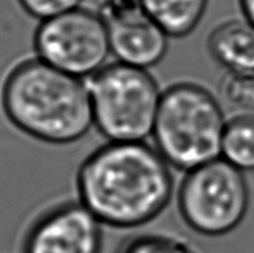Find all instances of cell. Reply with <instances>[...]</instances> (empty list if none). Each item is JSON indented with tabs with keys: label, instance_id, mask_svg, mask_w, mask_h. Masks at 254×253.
Segmentation results:
<instances>
[{
	"label": "cell",
	"instance_id": "cell-1",
	"mask_svg": "<svg viewBox=\"0 0 254 253\" xmlns=\"http://www.w3.org/2000/svg\"><path fill=\"white\" fill-rule=\"evenodd\" d=\"M82 203L104 226L132 230L165 211L174 193L171 166L145 142H108L79 166Z\"/></svg>",
	"mask_w": 254,
	"mask_h": 253
},
{
	"label": "cell",
	"instance_id": "cell-2",
	"mask_svg": "<svg viewBox=\"0 0 254 253\" xmlns=\"http://www.w3.org/2000/svg\"><path fill=\"white\" fill-rule=\"evenodd\" d=\"M3 108L12 125L49 145L75 143L94 127L86 81L41 59L11 71L3 87Z\"/></svg>",
	"mask_w": 254,
	"mask_h": 253
},
{
	"label": "cell",
	"instance_id": "cell-3",
	"mask_svg": "<svg viewBox=\"0 0 254 253\" xmlns=\"http://www.w3.org/2000/svg\"><path fill=\"white\" fill-rule=\"evenodd\" d=\"M226 124L223 109L207 88L176 83L162 93L151 136L171 168L189 171L220 158Z\"/></svg>",
	"mask_w": 254,
	"mask_h": 253
},
{
	"label": "cell",
	"instance_id": "cell-4",
	"mask_svg": "<svg viewBox=\"0 0 254 253\" xmlns=\"http://www.w3.org/2000/svg\"><path fill=\"white\" fill-rule=\"evenodd\" d=\"M86 83L94 127L108 142H144L152 135L163 91L148 70L117 62Z\"/></svg>",
	"mask_w": 254,
	"mask_h": 253
},
{
	"label": "cell",
	"instance_id": "cell-5",
	"mask_svg": "<svg viewBox=\"0 0 254 253\" xmlns=\"http://www.w3.org/2000/svg\"><path fill=\"white\" fill-rule=\"evenodd\" d=\"M244 171L223 158L187 171L178 189V211L188 228L205 237L234 232L249 211Z\"/></svg>",
	"mask_w": 254,
	"mask_h": 253
},
{
	"label": "cell",
	"instance_id": "cell-6",
	"mask_svg": "<svg viewBox=\"0 0 254 253\" xmlns=\"http://www.w3.org/2000/svg\"><path fill=\"white\" fill-rule=\"evenodd\" d=\"M34 47L42 62L84 81L104 68L112 53L102 18L82 7L44 19Z\"/></svg>",
	"mask_w": 254,
	"mask_h": 253
},
{
	"label": "cell",
	"instance_id": "cell-7",
	"mask_svg": "<svg viewBox=\"0 0 254 253\" xmlns=\"http://www.w3.org/2000/svg\"><path fill=\"white\" fill-rule=\"evenodd\" d=\"M98 14L117 62L143 70L162 62L170 37L148 16L140 0H101Z\"/></svg>",
	"mask_w": 254,
	"mask_h": 253
},
{
	"label": "cell",
	"instance_id": "cell-8",
	"mask_svg": "<svg viewBox=\"0 0 254 253\" xmlns=\"http://www.w3.org/2000/svg\"><path fill=\"white\" fill-rule=\"evenodd\" d=\"M102 223L80 202L42 212L23 241V253H102Z\"/></svg>",
	"mask_w": 254,
	"mask_h": 253
},
{
	"label": "cell",
	"instance_id": "cell-9",
	"mask_svg": "<svg viewBox=\"0 0 254 253\" xmlns=\"http://www.w3.org/2000/svg\"><path fill=\"white\" fill-rule=\"evenodd\" d=\"M208 51L227 74H254V27L231 19L218 25L208 37Z\"/></svg>",
	"mask_w": 254,
	"mask_h": 253
},
{
	"label": "cell",
	"instance_id": "cell-10",
	"mask_svg": "<svg viewBox=\"0 0 254 253\" xmlns=\"http://www.w3.org/2000/svg\"><path fill=\"white\" fill-rule=\"evenodd\" d=\"M144 11L170 38L189 36L205 14L209 0H140Z\"/></svg>",
	"mask_w": 254,
	"mask_h": 253
},
{
	"label": "cell",
	"instance_id": "cell-11",
	"mask_svg": "<svg viewBox=\"0 0 254 253\" xmlns=\"http://www.w3.org/2000/svg\"><path fill=\"white\" fill-rule=\"evenodd\" d=\"M220 158L242 171L254 170V116L241 114L227 120Z\"/></svg>",
	"mask_w": 254,
	"mask_h": 253
},
{
	"label": "cell",
	"instance_id": "cell-12",
	"mask_svg": "<svg viewBox=\"0 0 254 253\" xmlns=\"http://www.w3.org/2000/svg\"><path fill=\"white\" fill-rule=\"evenodd\" d=\"M116 253H197L182 238L166 233H139L127 237Z\"/></svg>",
	"mask_w": 254,
	"mask_h": 253
},
{
	"label": "cell",
	"instance_id": "cell-13",
	"mask_svg": "<svg viewBox=\"0 0 254 253\" xmlns=\"http://www.w3.org/2000/svg\"><path fill=\"white\" fill-rule=\"evenodd\" d=\"M220 93L228 103L254 113V74H227L220 83Z\"/></svg>",
	"mask_w": 254,
	"mask_h": 253
},
{
	"label": "cell",
	"instance_id": "cell-14",
	"mask_svg": "<svg viewBox=\"0 0 254 253\" xmlns=\"http://www.w3.org/2000/svg\"><path fill=\"white\" fill-rule=\"evenodd\" d=\"M27 14L38 19H48L79 8L83 0H18Z\"/></svg>",
	"mask_w": 254,
	"mask_h": 253
},
{
	"label": "cell",
	"instance_id": "cell-15",
	"mask_svg": "<svg viewBox=\"0 0 254 253\" xmlns=\"http://www.w3.org/2000/svg\"><path fill=\"white\" fill-rule=\"evenodd\" d=\"M239 7L244 14L245 21L254 27V0H239Z\"/></svg>",
	"mask_w": 254,
	"mask_h": 253
}]
</instances>
